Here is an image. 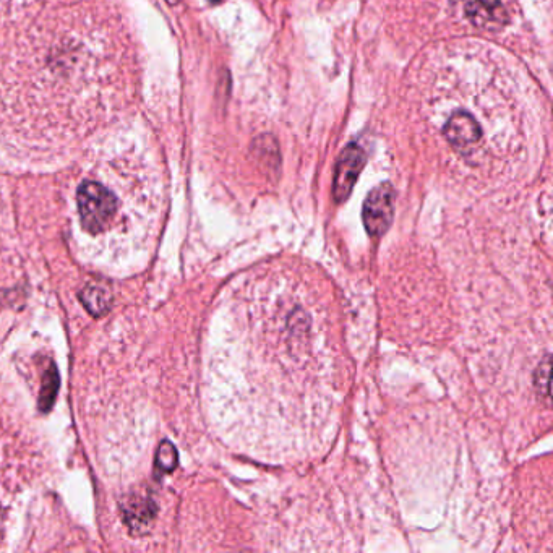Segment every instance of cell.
Returning a JSON list of instances; mask_svg holds the SVG:
<instances>
[{"label": "cell", "mask_w": 553, "mask_h": 553, "mask_svg": "<svg viewBox=\"0 0 553 553\" xmlns=\"http://www.w3.org/2000/svg\"><path fill=\"white\" fill-rule=\"evenodd\" d=\"M82 13L56 17L28 44L30 73L18 70L9 78L17 85L4 86L0 101L7 117H15L36 137H78L90 121L103 114L106 93L116 75L117 54L109 36L95 28ZM12 119V121H15ZM96 121V119H95Z\"/></svg>", "instance_id": "obj_1"}, {"label": "cell", "mask_w": 553, "mask_h": 553, "mask_svg": "<svg viewBox=\"0 0 553 553\" xmlns=\"http://www.w3.org/2000/svg\"><path fill=\"white\" fill-rule=\"evenodd\" d=\"M464 10L474 25L479 28H500L505 25V9L500 0H464Z\"/></svg>", "instance_id": "obj_6"}, {"label": "cell", "mask_w": 553, "mask_h": 553, "mask_svg": "<svg viewBox=\"0 0 553 553\" xmlns=\"http://www.w3.org/2000/svg\"><path fill=\"white\" fill-rule=\"evenodd\" d=\"M77 203L80 223L91 234H98L108 228L119 210L116 193L104 182L95 179H86L78 187Z\"/></svg>", "instance_id": "obj_2"}, {"label": "cell", "mask_w": 553, "mask_h": 553, "mask_svg": "<svg viewBox=\"0 0 553 553\" xmlns=\"http://www.w3.org/2000/svg\"><path fill=\"white\" fill-rule=\"evenodd\" d=\"M59 385H61V378H59L56 365L49 364L48 370L44 372L43 385H41V391H39L38 406L41 411H51L52 404L56 401Z\"/></svg>", "instance_id": "obj_9"}, {"label": "cell", "mask_w": 553, "mask_h": 553, "mask_svg": "<svg viewBox=\"0 0 553 553\" xmlns=\"http://www.w3.org/2000/svg\"><path fill=\"white\" fill-rule=\"evenodd\" d=\"M395 189L390 184L378 185L365 198L362 219L372 237H380L388 231L395 216Z\"/></svg>", "instance_id": "obj_3"}, {"label": "cell", "mask_w": 553, "mask_h": 553, "mask_svg": "<svg viewBox=\"0 0 553 553\" xmlns=\"http://www.w3.org/2000/svg\"><path fill=\"white\" fill-rule=\"evenodd\" d=\"M177 463H179V455H177L176 446L164 440L156 453V468L159 472H172L177 468Z\"/></svg>", "instance_id": "obj_10"}, {"label": "cell", "mask_w": 553, "mask_h": 553, "mask_svg": "<svg viewBox=\"0 0 553 553\" xmlns=\"http://www.w3.org/2000/svg\"><path fill=\"white\" fill-rule=\"evenodd\" d=\"M80 301L85 305V309L95 315V317H101L104 313L111 309L112 296L109 289L99 284H88L80 292Z\"/></svg>", "instance_id": "obj_7"}, {"label": "cell", "mask_w": 553, "mask_h": 553, "mask_svg": "<svg viewBox=\"0 0 553 553\" xmlns=\"http://www.w3.org/2000/svg\"><path fill=\"white\" fill-rule=\"evenodd\" d=\"M124 518L132 528H140L146 526L153 516H155V505L150 500L145 498H130L129 502L124 505Z\"/></svg>", "instance_id": "obj_8"}, {"label": "cell", "mask_w": 553, "mask_h": 553, "mask_svg": "<svg viewBox=\"0 0 553 553\" xmlns=\"http://www.w3.org/2000/svg\"><path fill=\"white\" fill-rule=\"evenodd\" d=\"M208 2H211V4H219V2H223V0H208Z\"/></svg>", "instance_id": "obj_11"}, {"label": "cell", "mask_w": 553, "mask_h": 553, "mask_svg": "<svg viewBox=\"0 0 553 553\" xmlns=\"http://www.w3.org/2000/svg\"><path fill=\"white\" fill-rule=\"evenodd\" d=\"M443 135L456 151L468 156L476 153L477 148L481 146L482 127L471 114L458 111L451 114L450 119L446 121Z\"/></svg>", "instance_id": "obj_4"}, {"label": "cell", "mask_w": 553, "mask_h": 553, "mask_svg": "<svg viewBox=\"0 0 553 553\" xmlns=\"http://www.w3.org/2000/svg\"><path fill=\"white\" fill-rule=\"evenodd\" d=\"M365 161H367V156L361 146L349 145L341 153L338 163H336L335 177H333V197L336 202L341 203L348 200L357 179L361 176Z\"/></svg>", "instance_id": "obj_5"}]
</instances>
